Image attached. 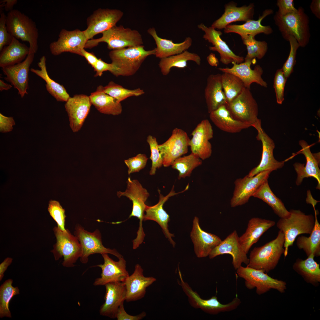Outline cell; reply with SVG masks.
I'll use <instances>...</instances> for the list:
<instances>
[{"label": "cell", "instance_id": "cell-29", "mask_svg": "<svg viewBox=\"0 0 320 320\" xmlns=\"http://www.w3.org/2000/svg\"><path fill=\"white\" fill-rule=\"evenodd\" d=\"M236 6L237 4L233 1L225 4L224 13L212 23L211 27L215 29H224L232 22L239 21L246 22L252 20L255 7L253 3L240 7Z\"/></svg>", "mask_w": 320, "mask_h": 320}, {"label": "cell", "instance_id": "cell-41", "mask_svg": "<svg viewBox=\"0 0 320 320\" xmlns=\"http://www.w3.org/2000/svg\"><path fill=\"white\" fill-rule=\"evenodd\" d=\"M189 61H193L199 65L201 59L197 54L186 50L178 54L161 59L159 65L162 74L166 76L173 67L183 68L187 67V62Z\"/></svg>", "mask_w": 320, "mask_h": 320}, {"label": "cell", "instance_id": "cell-45", "mask_svg": "<svg viewBox=\"0 0 320 320\" xmlns=\"http://www.w3.org/2000/svg\"><path fill=\"white\" fill-rule=\"evenodd\" d=\"M13 280L9 279L5 281L0 287V317L11 318L9 309L10 301L13 297L19 294L20 290L17 287L12 285Z\"/></svg>", "mask_w": 320, "mask_h": 320}, {"label": "cell", "instance_id": "cell-16", "mask_svg": "<svg viewBox=\"0 0 320 320\" xmlns=\"http://www.w3.org/2000/svg\"><path fill=\"white\" fill-rule=\"evenodd\" d=\"M56 41L51 43L49 47L52 54L57 56L64 52H70L81 56V51L84 49L88 40L84 31L78 29L68 31L62 29Z\"/></svg>", "mask_w": 320, "mask_h": 320}, {"label": "cell", "instance_id": "cell-6", "mask_svg": "<svg viewBox=\"0 0 320 320\" xmlns=\"http://www.w3.org/2000/svg\"><path fill=\"white\" fill-rule=\"evenodd\" d=\"M102 33V36L100 38L88 40L84 48L91 49L101 42H106L108 48L113 50L140 46L143 44L142 36L137 31L125 28L122 25L115 26Z\"/></svg>", "mask_w": 320, "mask_h": 320}, {"label": "cell", "instance_id": "cell-19", "mask_svg": "<svg viewBox=\"0 0 320 320\" xmlns=\"http://www.w3.org/2000/svg\"><path fill=\"white\" fill-rule=\"evenodd\" d=\"M191 135L192 137L189 144L191 153L202 160L209 158L212 152V145L209 140L213 135L212 127L209 121L207 119L202 120L192 131Z\"/></svg>", "mask_w": 320, "mask_h": 320}, {"label": "cell", "instance_id": "cell-37", "mask_svg": "<svg viewBox=\"0 0 320 320\" xmlns=\"http://www.w3.org/2000/svg\"><path fill=\"white\" fill-rule=\"evenodd\" d=\"M89 97L92 104L100 113L113 116L121 113V103L105 93L102 86L98 87L96 91L92 93Z\"/></svg>", "mask_w": 320, "mask_h": 320}, {"label": "cell", "instance_id": "cell-55", "mask_svg": "<svg viewBox=\"0 0 320 320\" xmlns=\"http://www.w3.org/2000/svg\"><path fill=\"white\" fill-rule=\"evenodd\" d=\"M276 4L278 8L276 12L281 16H284L297 10V9L294 7L293 0H277Z\"/></svg>", "mask_w": 320, "mask_h": 320}, {"label": "cell", "instance_id": "cell-31", "mask_svg": "<svg viewBox=\"0 0 320 320\" xmlns=\"http://www.w3.org/2000/svg\"><path fill=\"white\" fill-rule=\"evenodd\" d=\"M273 12L272 9H266L263 11L262 15L259 16L258 20H249L241 25L229 24L224 29V32L226 33H236L241 36L242 40L249 36L255 37L260 33L269 35L273 32L272 28L269 25H263L261 22L264 18Z\"/></svg>", "mask_w": 320, "mask_h": 320}, {"label": "cell", "instance_id": "cell-8", "mask_svg": "<svg viewBox=\"0 0 320 320\" xmlns=\"http://www.w3.org/2000/svg\"><path fill=\"white\" fill-rule=\"evenodd\" d=\"M236 273L245 281L246 288L249 289L256 288V293L261 295L271 289L281 293L285 292L287 283L283 281L271 277L262 270L253 268L247 265L241 266L236 270Z\"/></svg>", "mask_w": 320, "mask_h": 320}, {"label": "cell", "instance_id": "cell-22", "mask_svg": "<svg viewBox=\"0 0 320 320\" xmlns=\"http://www.w3.org/2000/svg\"><path fill=\"white\" fill-rule=\"evenodd\" d=\"M225 254L231 255L232 264L236 270L243 263L247 265L249 258L239 241V237L236 230L229 234L211 252L209 255L210 259Z\"/></svg>", "mask_w": 320, "mask_h": 320}, {"label": "cell", "instance_id": "cell-13", "mask_svg": "<svg viewBox=\"0 0 320 320\" xmlns=\"http://www.w3.org/2000/svg\"><path fill=\"white\" fill-rule=\"evenodd\" d=\"M268 170L260 172L249 177L248 175L243 178L236 179L233 196L230 200L231 207L243 205L247 203L258 188L268 180L272 172Z\"/></svg>", "mask_w": 320, "mask_h": 320}, {"label": "cell", "instance_id": "cell-25", "mask_svg": "<svg viewBox=\"0 0 320 320\" xmlns=\"http://www.w3.org/2000/svg\"><path fill=\"white\" fill-rule=\"evenodd\" d=\"M198 27L204 32L203 38L213 45V47H209V49L219 53L220 61L223 63L228 65L231 63L239 64L243 62L244 57L235 54L221 38L220 36L222 34L221 31L212 27H208L202 23L198 25Z\"/></svg>", "mask_w": 320, "mask_h": 320}, {"label": "cell", "instance_id": "cell-17", "mask_svg": "<svg viewBox=\"0 0 320 320\" xmlns=\"http://www.w3.org/2000/svg\"><path fill=\"white\" fill-rule=\"evenodd\" d=\"M35 54L30 52L25 59L22 62L2 68L4 74L6 76L5 79L11 83L17 90L22 98L28 94L29 72Z\"/></svg>", "mask_w": 320, "mask_h": 320}, {"label": "cell", "instance_id": "cell-53", "mask_svg": "<svg viewBox=\"0 0 320 320\" xmlns=\"http://www.w3.org/2000/svg\"><path fill=\"white\" fill-rule=\"evenodd\" d=\"M7 15L4 12L0 13V52L5 46L11 42L13 36L8 32L6 24Z\"/></svg>", "mask_w": 320, "mask_h": 320}, {"label": "cell", "instance_id": "cell-12", "mask_svg": "<svg viewBox=\"0 0 320 320\" xmlns=\"http://www.w3.org/2000/svg\"><path fill=\"white\" fill-rule=\"evenodd\" d=\"M74 232L79 241L82 248V255L80 258L81 263H87L88 257L91 255L99 253L110 254L118 259L122 256L115 249H111L104 247L102 244L101 233L99 231L96 230L93 232L85 230L79 224L76 226Z\"/></svg>", "mask_w": 320, "mask_h": 320}, {"label": "cell", "instance_id": "cell-36", "mask_svg": "<svg viewBox=\"0 0 320 320\" xmlns=\"http://www.w3.org/2000/svg\"><path fill=\"white\" fill-rule=\"evenodd\" d=\"M29 52V47L13 37L11 43L4 46L0 51V67L2 68L22 62Z\"/></svg>", "mask_w": 320, "mask_h": 320}, {"label": "cell", "instance_id": "cell-33", "mask_svg": "<svg viewBox=\"0 0 320 320\" xmlns=\"http://www.w3.org/2000/svg\"><path fill=\"white\" fill-rule=\"evenodd\" d=\"M204 97L209 113L226 104V99L223 88L221 74H212L208 77Z\"/></svg>", "mask_w": 320, "mask_h": 320}, {"label": "cell", "instance_id": "cell-50", "mask_svg": "<svg viewBox=\"0 0 320 320\" xmlns=\"http://www.w3.org/2000/svg\"><path fill=\"white\" fill-rule=\"evenodd\" d=\"M48 211L50 215L56 222L57 227L63 231H65V221L66 215L65 210L59 202L55 200L49 201Z\"/></svg>", "mask_w": 320, "mask_h": 320}, {"label": "cell", "instance_id": "cell-52", "mask_svg": "<svg viewBox=\"0 0 320 320\" xmlns=\"http://www.w3.org/2000/svg\"><path fill=\"white\" fill-rule=\"evenodd\" d=\"M148 158L145 154L139 153L136 156L125 160L124 163L128 168L129 175L139 172L145 166Z\"/></svg>", "mask_w": 320, "mask_h": 320}, {"label": "cell", "instance_id": "cell-21", "mask_svg": "<svg viewBox=\"0 0 320 320\" xmlns=\"http://www.w3.org/2000/svg\"><path fill=\"white\" fill-rule=\"evenodd\" d=\"M102 255L104 262L103 264L94 266L100 267L102 272L100 277L96 279L93 283L95 286H103L111 282H124L129 276L126 269V261L123 257L116 261L111 258L108 254Z\"/></svg>", "mask_w": 320, "mask_h": 320}, {"label": "cell", "instance_id": "cell-4", "mask_svg": "<svg viewBox=\"0 0 320 320\" xmlns=\"http://www.w3.org/2000/svg\"><path fill=\"white\" fill-rule=\"evenodd\" d=\"M144 47L141 45L113 50L110 52L109 55L112 63L119 70L120 76L133 75L148 56L155 55L156 48L146 50Z\"/></svg>", "mask_w": 320, "mask_h": 320}, {"label": "cell", "instance_id": "cell-54", "mask_svg": "<svg viewBox=\"0 0 320 320\" xmlns=\"http://www.w3.org/2000/svg\"><path fill=\"white\" fill-rule=\"evenodd\" d=\"M93 68L96 72L95 77L101 76L103 72L106 71H109L116 76H119V70L113 64L106 63L101 59H98Z\"/></svg>", "mask_w": 320, "mask_h": 320}, {"label": "cell", "instance_id": "cell-23", "mask_svg": "<svg viewBox=\"0 0 320 320\" xmlns=\"http://www.w3.org/2000/svg\"><path fill=\"white\" fill-rule=\"evenodd\" d=\"M188 185L183 191L176 193L174 190L173 186L170 192L166 196L161 194L160 191L158 189L159 199L158 203L151 206L146 205L145 207V214L144 215L143 220H152L157 222L161 228L165 237L168 239L173 247H175L176 244L172 238V237H174V234L171 233L168 229V223L170 220L169 216L164 209L163 206L170 197L185 191L188 189Z\"/></svg>", "mask_w": 320, "mask_h": 320}, {"label": "cell", "instance_id": "cell-24", "mask_svg": "<svg viewBox=\"0 0 320 320\" xmlns=\"http://www.w3.org/2000/svg\"><path fill=\"white\" fill-rule=\"evenodd\" d=\"M92 105L89 97L84 94L75 95L66 102L65 107L70 128L73 132H78L81 128Z\"/></svg>", "mask_w": 320, "mask_h": 320}, {"label": "cell", "instance_id": "cell-48", "mask_svg": "<svg viewBox=\"0 0 320 320\" xmlns=\"http://www.w3.org/2000/svg\"><path fill=\"white\" fill-rule=\"evenodd\" d=\"M147 141L150 146L151 152L150 159L152 161L149 174L153 175L155 174L157 169L163 166V159L156 138L152 135H149L147 137Z\"/></svg>", "mask_w": 320, "mask_h": 320}, {"label": "cell", "instance_id": "cell-58", "mask_svg": "<svg viewBox=\"0 0 320 320\" xmlns=\"http://www.w3.org/2000/svg\"><path fill=\"white\" fill-rule=\"evenodd\" d=\"M17 0H3L0 1V12L2 9L6 12L11 11L13 9L14 6L17 3Z\"/></svg>", "mask_w": 320, "mask_h": 320}, {"label": "cell", "instance_id": "cell-7", "mask_svg": "<svg viewBox=\"0 0 320 320\" xmlns=\"http://www.w3.org/2000/svg\"><path fill=\"white\" fill-rule=\"evenodd\" d=\"M56 242L51 251L56 260L63 257V265L72 267L82 255L81 245L77 237L71 234L68 229L63 231L57 227L53 229Z\"/></svg>", "mask_w": 320, "mask_h": 320}, {"label": "cell", "instance_id": "cell-28", "mask_svg": "<svg viewBox=\"0 0 320 320\" xmlns=\"http://www.w3.org/2000/svg\"><path fill=\"white\" fill-rule=\"evenodd\" d=\"M143 272L141 266L136 264L133 273L124 282L126 288L127 302L135 301L143 298L147 288L156 281L153 277H145Z\"/></svg>", "mask_w": 320, "mask_h": 320}, {"label": "cell", "instance_id": "cell-3", "mask_svg": "<svg viewBox=\"0 0 320 320\" xmlns=\"http://www.w3.org/2000/svg\"><path fill=\"white\" fill-rule=\"evenodd\" d=\"M287 217L280 218L276 225L283 233L284 257L288 254L289 247L292 246L296 237L303 234H310L315 225V218L311 215H306L300 210L291 209Z\"/></svg>", "mask_w": 320, "mask_h": 320}, {"label": "cell", "instance_id": "cell-43", "mask_svg": "<svg viewBox=\"0 0 320 320\" xmlns=\"http://www.w3.org/2000/svg\"><path fill=\"white\" fill-rule=\"evenodd\" d=\"M221 78L223 88L226 99V103L231 101L246 88L241 79L233 74L223 73L221 74Z\"/></svg>", "mask_w": 320, "mask_h": 320}, {"label": "cell", "instance_id": "cell-47", "mask_svg": "<svg viewBox=\"0 0 320 320\" xmlns=\"http://www.w3.org/2000/svg\"><path fill=\"white\" fill-rule=\"evenodd\" d=\"M104 92L115 99L119 103L127 97L138 96L144 94L143 90L140 88L130 90L111 81L104 87Z\"/></svg>", "mask_w": 320, "mask_h": 320}, {"label": "cell", "instance_id": "cell-39", "mask_svg": "<svg viewBox=\"0 0 320 320\" xmlns=\"http://www.w3.org/2000/svg\"><path fill=\"white\" fill-rule=\"evenodd\" d=\"M314 257L311 254L305 260L298 258L292 268L307 283L317 287L320 282V268L319 264L314 260Z\"/></svg>", "mask_w": 320, "mask_h": 320}, {"label": "cell", "instance_id": "cell-2", "mask_svg": "<svg viewBox=\"0 0 320 320\" xmlns=\"http://www.w3.org/2000/svg\"><path fill=\"white\" fill-rule=\"evenodd\" d=\"M284 235L279 230L276 237L264 245L255 247L250 252L247 265L268 273L277 266L284 254Z\"/></svg>", "mask_w": 320, "mask_h": 320}, {"label": "cell", "instance_id": "cell-56", "mask_svg": "<svg viewBox=\"0 0 320 320\" xmlns=\"http://www.w3.org/2000/svg\"><path fill=\"white\" fill-rule=\"evenodd\" d=\"M146 316V313L144 311L135 316H132L128 314L124 309L123 303L120 305L118 310L116 318L118 320H140L143 319Z\"/></svg>", "mask_w": 320, "mask_h": 320}, {"label": "cell", "instance_id": "cell-20", "mask_svg": "<svg viewBox=\"0 0 320 320\" xmlns=\"http://www.w3.org/2000/svg\"><path fill=\"white\" fill-rule=\"evenodd\" d=\"M184 292L188 297L189 303L193 307L200 308L211 314L232 311L236 309L241 303L237 295L231 302L226 304L221 303L216 296H213L208 299H204L190 287L185 288Z\"/></svg>", "mask_w": 320, "mask_h": 320}, {"label": "cell", "instance_id": "cell-5", "mask_svg": "<svg viewBox=\"0 0 320 320\" xmlns=\"http://www.w3.org/2000/svg\"><path fill=\"white\" fill-rule=\"evenodd\" d=\"M6 24L8 32L13 37L28 42L30 52H37L38 30L31 18L20 11L13 9L7 14Z\"/></svg>", "mask_w": 320, "mask_h": 320}, {"label": "cell", "instance_id": "cell-38", "mask_svg": "<svg viewBox=\"0 0 320 320\" xmlns=\"http://www.w3.org/2000/svg\"><path fill=\"white\" fill-rule=\"evenodd\" d=\"M46 61L45 56H42L37 63L40 69L31 68V71L45 81L47 90L57 101L66 102L70 97L69 95L62 85L55 82L49 76L47 69Z\"/></svg>", "mask_w": 320, "mask_h": 320}, {"label": "cell", "instance_id": "cell-35", "mask_svg": "<svg viewBox=\"0 0 320 320\" xmlns=\"http://www.w3.org/2000/svg\"><path fill=\"white\" fill-rule=\"evenodd\" d=\"M209 113V118L213 124L222 131L230 133H236L251 126L233 118L225 105Z\"/></svg>", "mask_w": 320, "mask_h": 320}, {"label": "cell", "instance_id": "cell-15", "mask_svg": "<svg viewBox=\"0 0 320 320\" xmlns=\"http://www.w3.org/2000/svg\"><path fill=\"white\" fill-rule=\"evenodd\" d=\"M123 12L117 9L99 8L87 19V28L84 31L88 40L95 35L116 25L123 16Z\"/></svg>", "mask_w": 320, "mask_h": 320}, {"label": "cell", "instance_id": "cell-57", "mask_svg": "<svg viewBox=\"0 0 320 320\" xmlns=\"http://www.w3.org/2000/svg\"><path fill=\"white\" fill-rule=\"evenodd\" d=\"M15 124L12 117H7L0 113V130L1 132H10L13 129L12 126Z\"/></svg>", "mask_w": 320, "mask_h": 320}, {"label": "cell", "instance_id": "cell-51", "mask_svg": "<svg viewBox=\"0 0 320 320\" xmlns=\"http://www.w3.org/2000/svg\"><path fill=\"white\" fill-rule=\"evenodd\" d=\"M287 79L282 68L276 71L274 79L273 88L276 93L277 103L279 104H282L284 100V89Z\"/></svg>", "mask_w": 320, "mask_h": 320}, {"label": "cell", "instance_id": "cell-11", "mask_svg": "<svg viewBox=\"0 0 320 320\" xmlns=\"http://www.w3.org/2000/svg\"><path fill=\"white\" fill-rule=\"evenodd\" d=\"M252 126L257 131L256 138L262 143V153L260 164L252 169L248 175L252 177L263 171H273L282 168L284 165V161H279L274 158L273 153L275 148L274 142L262 128L261 120L258 119Z\"/></svg>", "mask_w": 320, "mask_h": 320}, {"label": "cell", "instance_id": "cell-1", "mask_svg": "<svg viewBox=\"0 0 320 320\" xmlns=\"http://www.w3.org/2000/svg\"><path fill=\"white\" fill-rule=\"evenodd\" d=\"M273 19L284 39L287 41L289 37L292 36L300 47H304L308 44L311 37L310 20L302 7H300L297 11L284 16L276 12Z\"/></svg>", "mask_w": 320, "mask_h": 320}, {"label": "cell", "instance_id": "cell-61", "mask_svg": "<svg viewBox=\"0 0 320 320\" xmlns=\"http://www.w3.org/2000/svg\"><path fill=\"white\" fill-rule=\"evenodd\" d=\"M11 257L6 258L0 264V281H1L4 276V273L12 261Z\"/></svg>", "mask_w": 320, "mask_h": 320}, {"label": "cell", "instance_id": "cell-26", "mask_svg": "<svg viewBox=\"0 0 320 320\" xmlns=\"http://www.w3.org/2000/svg\"><path fill=\"white\" fill-rule=\"evenodd\" d=\"M105 286V302L100 307L99 313L101 316L114 319L119 306L125 300V285L124 282H116Z\"/></svg>", "mask_w": 320, "mask_h": 320}, {"label": "cell", "instance_id": "cell-32", "mask_svg": "<svg viewBox=\"0 0 320 320\" xmlns=\"http://www.w3.org/2000/svg\"><path fill=\"white\" fill-rule=\"evenodd\" d=\"M275 224L273 220L258 217L251 218L248 222L245 232L239 237V242L245 253L247 254L252 246Z\"/></svg>", "mask_w": 320, "mask_h": 320}, {"label": "cell", "instance_id": "cell-60", "mask_svg": "<svg viewBox=\"0 0 320 320\" xmlns=\"http://www.w3.org/2000/svg\"><path fill=\"white\" fill-rule=\"evenodd\" d=\"M310 8L312 13L318 19H320V0H313Z\"/></svg>", "mask_w": 320, "mask_h": 320}, {"label": "cell", "instance_id": "cell-44", "mask_svg": "<svg viewBox=\"0 0 320 320\" xmlns=\"http://www.w3.org/2000/svg\"><path fill=\"white\" fill-rule=\"evenodd\" d=\"M202 164V161L198 156L191 153L186 156L180 157L173 162L172 168L179 172L178 178L180 179L190 176L193 170Z\"/></svg>", "mask_w": 320, "mask_h": 320}, {"label": "cell", "instance_id": "cell-27", "mask_svg": "<svg viewBox=\"0 0 320 320\" xmlns=\"http://www.w3.org/2000/svg\"><path fill=\"white\" fill-rule=\"evenodd\" d=\"M193 223L190 237L194 244L195 253L198 258L207 257L222 240L217 236L203 230L200 227L197 217H194Z\"/></svg>", "mask_w": 320, "mask_h": 320}, {"label": "cell", "instance_id": "cell-62", "mask_svg": "<svg viewBox=\"0 0 320 320\" xmlns=\"http://www.w3.org/2000/svg\"><path fill=\"white\" fill-rule=\"evenodd\" d=\"M207 60L210 65L217 67L219 64V61L215 54L211 53L207 57Z\"/></svg>", "mask_w": 320, "mask_h": 320}, {"label": "cell", "instance_id": "cell-40", "mask_svg": "<svg viewBox=\"0 0 320 320\" xmlns=\"http://www.w3.org/2000/svg\"><path fill=\"white\" fill-rule=\"evenodd\" d=\"M252 196L261 199L267 204L280 218H285L289 216V211L287 209L282 201L273 193L268 180L258 188Z\"/></svg>", "mask_w": 320, "mask_h": 320}, {"label": "cell", "instance_id": "cell-10", "mask_svg": "<svg viewBox=\"0 0 320 320\" xmlns=\"http://www.w3.org/2000/svg\"><path fill=\"white\" fill-rule=\"evenodd\" d=\"M127 183V188L125 191L124 192L118 191L117 194L118 197L125 196L132 201V209L129 217H135L139 219V226L137 236L142 238L145 236L142 226V222L146 206L145 202L150 194L137 180H132L129 177Z\"/></svg>", "mask_w": 320, "mask_h": 320}, {"label": "cell", "instance_id": "cell-46", "mask_svg": "<svg viewBox=\"0 0 320 320\" xmlns=\"http://www.w3.org/2000/svg\"><path fill=\"white\" fill-rule=\"evenodd\" d=\"M247 47V54L244 59L245 61H252L255 58L260 59L262 58L267 52L268 46L265 41H258L254 37L249 36L242 40Z\"/></svg>", "mask_w": 320, "mask_h": 320}, {"label": "cell", "instance_id": "cell-59", "mask_svg": "<svg viewBox=\"0 0 320 320\" xmlns=\"http://www.w3.org/2000/svg\"><path fill=\"white\" fill-rule=\"evenodd\" d=\"M81 56L84 57L87 61L88 63L93 68L98 59L92 53L87 51L84 49L81 51Z\"/></svg>", "mask_w": 320, "mask_h": 320}, {"label": "cell", "instance_id": "cell-18", "mask_svg": "<svg viewBox=\"0 0 320 320\" xmlns=\"http://www.w3.org/2000/svg\"><path fill=\"white\" fill-rule=\"evenodd\" d=\"M302 149L299 153L302 154L306 160L305 164L296 162L293 164L297 177L296 181L297 185H299L305 178L312 177L316 179L318 184L317 188L320 189V170L319 167L320 163V153H313L310 150V147L305 140H301L299 142Z\"/></svg>", "mask_w": 320, "mask_h": 320}, {"label": "cell", "instance_id": "cell-30", "mask_svg": "<svg viewBox=\"0 0 320 320\" xmlns=\"http://www.w3.org/2000/svg\"><path fill=\"white\" fill-rule=\"evenodd\" d=\"M252 61H245L239 64L233 63V66L231 68H220L218 69L223 73H231L237 76L243 81L246 88L250 89L251 84L253 83L267 87V83L262 77L263 73L262 68L257 65L253 69H252L251 65Z\"/></svg>", "mask_w": 320, "mask_h": 320}, {"label": "cell", "instance_id": "cell-9", "mask_svg": "<svg viewBox=\"0 0 320 320\" xmlns=\"http://www.w3.org/2000/svg\"><path fill=\"white\" fill-rule=\"evenodd\" d=\"M225 105L231 116L237 120L252 126L258 119L257 104L249 89L245 88L238 96Z\"/></svg>", "mask_w": 320, "mask_h": 320}, {"label": "cell", "instance_id": "cell-34", "mask_svg": "<svg viewBox=\"0 0 320 320\" xmlns=\"http://www.w3.org/2000/svg\"><path fill=\"white\" fill-rule=\"evenodd\" d=\"M147 32L153 38L157 46L156 56L160 59L180 54L187 50L192 44V39L189 37L181 43H175L171 40L159 37L153 27L149 28Z\"/></svg>", "mask_w": 320, "mask_h": 320}, {"label": "cell", "instance_id": "cell-49", "mask_svg": "<svg viewBox=\"0 0 320 320\" xmlns=\"http://www.w3.org/2000/svg\"><path fill=\"white\" fill-rule=\"evenodd\" d=\"M290 45V50L288 57L281 68L284 75L287 79L293 72L296 63L297 50L300 46L296 39L292 36H289L287 40Z\"/></svg>", "mask_w": 320, "mask_h": 320}, {"label": "cell", "instance_id": "cell-14", "mask_svg": "<svg viewBox=\"0 0 320 320\" xmlns=\"http://www.w3.org/2000/svg\"><path fill=\"white\" fill-rule=\"evenodd\" d=\"M190 139L187 133L177 128L172 131L169 138L163 143L159 145L163 159V166H171L176 159L186 154L189 146Z\"/></svg>", "mask_w": 320, "mask_h": 320}, {"label": "cell", "instance_id": "cell-42", "mask_svg": "<svg viewBox=\"0 0 320 320\" xmlns=\"http://www.w3.org/2000/svg\"><path fill=\"white\" fill-rule=\"evenodd\" d=\"M315 215V223L313 229L308 237L301 235L298 237L296 241L297 247L302 249L307 257L313 254L315 257L320 255V225L317 218V213L314 209Z\"/></svg>", "mask_w": 320, "mask_h": 320}, {"label": "cell", "instance_id": "cell-63", "mask_svg": "<svg viewBox=\"0 0 320 320\" xmlns=\"http://www.w3.org/2000/svg\"><path fill=\"white\" fill-rule=\"evenodd\" d=\"M12 87V85L5 83L3 80H0V90H8L10 89Z\"/></svg>", "mask_w": 320, "mask_h": 320}]
</instances>
